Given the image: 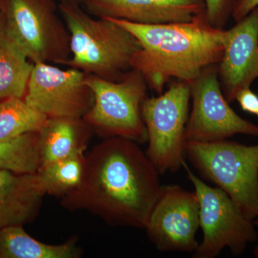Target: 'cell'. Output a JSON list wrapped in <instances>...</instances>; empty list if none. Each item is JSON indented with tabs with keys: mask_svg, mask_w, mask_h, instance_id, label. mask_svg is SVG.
<instances>
[{
	"mask_svg": "<svg viewBox=\"0 0 258 258\" xmlns=\"http://www.w3.org/2000/svg\"><path fill=\"white\" fill-rule=\"evenodd\" d=\"M159 174L137 142L105 139L85 155L82 181L61 198V205L86 210L108 225L145 229L162 186Z\"/></svg>",
	"mask_w": 258,
	"mask_h": 258,
	"instance_id": "6da1fadb",
	"label": "cell"
},
{
	"mask_svg": "<svg viewBox=\"0 0 258 258\" xmlns=\"http://www.w3.org/2000/svg\"><path fill=\"white\" fill-rule=\"evenodd\" d=\"M110 19L138 40L141 48L132 58V68L157 94L171 80L190 83L204 69L222 60L225 30L212 27L205 12L190 22L161 25Z\"/></svg>",
	"mask_w": 258,
	"mask_h": 258,
	"instance_id": "7a4b0ae2",
	"label": "cell"
},
{
	"mask_svg": "<svg viewBox=\"0 0 258 258\" xmlns=\"http://www.w3.org/2000/svg\"><path fill=\"white\" fill-rule=\"evenodd\" d=\"M58 8L71 35L67 66L106 81H120L132 69V58L141 48L138 40L111 19L91 18L80 5L60 3Z\"/></svg>",
	"mask_w": 258,
	"mask_h": 258,
	"instance_id": "3957f363",
	"label": "cell"
},
{
	"mask_svg": "<svg viewBox=\"0 0 258 258\" xmlns=\"http://www.w3.org/2000/svg\"><path fill=\"white\" fill-rule=\"evenodd\" d=\"M185 155L204 179L220 188L249 220L258 217V144L186 142Z\"/></svg>",
	"mask_w": 258,
	"mask_h": 258,
	"instance_id": "277c9868",
	"label": "cell"
},
{
	"mask_svg": "<svg viewBox=\"0 0 258 258\" xmlns=\"http://www.w3.org/2000/svg\"><path fill=\"white\" fill-rule=\"evenodd\" d=\"M5 35L32 63L67 66L71 35L53 0H5Z\"/></svg>",
	"mask_w": 258,
	"mask_h": 258,
	"instance_id": "5b68a950",
	"label": "cell"
},
{
	"mask_svg": "<svg viewBox=\"0 0 258 258\" xmlns=\"http://www.w3.org/2000/svg\"><path fill=\"white\" fill-rule=\"evenodd\" d=\"M94 101L83 119L104 139L121 137L138 144L148 142L142 115L148 85L138 70L127 71L118 82L86 74Z\"/></svg>",
	"mask_w": 258,
	"mask_h": 258,
	"instance_id": "8992f818",
	"label": "cell"
},
{
	"mask_svg": "<svg viewBox=\"0 0 258 258\" xmlns=\"http://www.w3.org/2000/svg\"><path fill=\"white\" fill-rule=\"evenodd\" d=\"M191 88L174 80L165 93L147 98L142 115L147 128V157L159 174L176 172L185 163V128L189 117Z\"/></svg>",
	"mask_w": 258,
	"mask_h": 258,
	"instance_id": "52a82bcc",
	"label": "cell"
},
{
	"mask_svg": "<svg viewBox=\"0 0 258 258\" xmlns=\"http://www.w3.org/2000/svg\"><path fill=\"white\" fill-rule=\"evenodd\" d=\"M183 167L198 198L203 232V240L192 257L214 258L225 247L234 254L242 253L249 242L257 240L253 220L247 218L223 190L207 184L186 162Z\"/></svg>",
	"mask_w": 258,
	"mask_h": 258,
	"instance_id": "ba28073f",
	"label": "cell"
},
{
	"mask_svg": "<svg viewBox=\"0 0 258 258\" xmlns=\"http://www.w3.org/2000/svg\"><path fill=\"white\" fill-rule=\"evenodd\" d=\"M189 85L192 103L186 142H218L239 134L258 137V125L241 118L224 96L217 64L204 69Z\"/></svg>",
	"mask_w": 258,
	"mask_h": 258,
	"instance_id": "9c48e42d",
	"label": "cell"
},
{
	"mask_svg": "<svg viewBox=\"0 0 258 258\" xmlns=\"http://www.w3.org/2000/svg\"><path fill=\"white\" fill-rule=\"evenodd\" d=\"M200 205L195 191L179 185L161 186L148 220V238L161 252L194 253L199 242Z\"/></svg>",
	"mask_w": 258,
	"mask_h": 258,
	"instance_id": "30bf717a",
	"label": "cell"
},
{
	"mask_svg": "<svg viewBox=\"0 0 258 258\" xmlns=\"http://www.w3.org/2000/svg\"><path fill=\"white\" fill-rule=\"evenodd\" d=\"M24 100L48 118H83L94 98L82 71L40 62L34 64Z\"/></svg>",
	"mask_w": 258,
	"mask_h": 258,
	"instance_id": "8fae6325",
	"label": "cell"
},
{
	"mask_svg": "<svg viewBox=\"0 0 258 258\" xmlns=\"http://www.w3.org/2000/svg\"><path fill=\"white\" fill-rule=\"evenodd\" d=\"M225 49L217 72L229 103L258 78V6L225 31Z\"/></svg>",
	"mask_w": 258,
	"mask_h": 258,
	"instance_id": "7c38bea8",
	"label": "cell"
},
{
	"mask_svg": "<svg viewBox=\"0 0 258 258\" xmlns=\"http://www.w3.org/2000/svg\"><path fill=\"white\" fill-rule=\"evenodd\" d=\"M90 14L144 25L190 22L205 11V0H83Z\"/></svg>",
	"mask_w": 258,
	"mask_h": 258,
	"instance_id": "4fadbf2b",
	"label": "cell"
},
{
	"mask_svg": "<svg viewBox=\"0 0 258 258\" xmlns=\"http://www.w3.org/2000/svg\"><path fill=\"white\" fill-rule=\"evenodd\" d=\"M45 195L37 173L0 170V230L32 221Z\"/></svg>",
	"mask_w": 258,
	"mask_h": 258,
	"instance_id": "5bb4252c",
	"label": "cell"
},
{
	"mask_svg": "<svg viewBox=\"0 0 258 258\" xmlns=\"http://www.w3.org/2000/svg\"><path fill=\"white\" fill-rule=\"evenodd\" d=\"M91 131L81 118H48L39 134L40 166L84 154Z\"/></svg>",
	"mask_w": 258,
	"mask_h": 258,
	"instance_id": "9a60e30c",
	"label": "cell"
},
{
	"mask_svg": "<svg viewBox=\"0 0 258 258\" xmlns=\"http://www.w3.org/2000/svg\"><path fill=\"white\" fill-rule=\"evenodd\" d=\"M23 226H10L0 230V258L81 257L74 239L61 244L43 243L29 235Z\"/></svg>",
	"mask_w": 258,
	"mask_h": 258,
	"instance_id": "2e32d148",
	"label": "cell"
},
{
	"mask_svg": "<svg viewBox=\"0 0 258 258\" xmlns=\"http://www.w3.org/2000/svg\"><path fill=\"white\" fill-rule=\"evenodd\" d=\"M34 63L5 35L0 37V100L24 99Z\"/></svg>",
	"mask_w": 258,
	"mask_h": 258,
	"instance_id": "e0dca14e",
	"label": "cell"
},
{
	"mask_svg": "<svg viewBox=\"0 0 258 258\" xmlns=\"http://www.w3.org/2000/svg\"><path fill=\"white\" fill-rule=\"evenodd\" d=\"M48 117L22 98L0 100V142L28 133L39 132Z\"/></svg>",
	"mask_w": 258,
	"mask_h": 258,
	"instance_id": "ac0fdd59",
	"label": "cell"
},
{
	"mask_svg": "<svg viewBox=\"0 0 258 258\" xmlns=\"http://www.w3.org/2000/svg\"><path fill=\"white\" fill-rule=\"evenodd\" d=\"M85 154L74 156L39 167L37 171L46 195L62 198L82 181Z\"/></svg>",
	"mask_w": 258,
	"mask_h": 258,
	"instance_id": "d6986e66",
	"label": "cell"
},
{
	"mask_svg": "<svg viewBox=\"0 0 258 258\" xmlns=\"http://www.w3.org/2000/svg\"><path fill=\"white\" fill-rule=\"evenodd\" d=\"M40 166L38 132L0 142V170L36 174Z\"/></svg>",
	"mask_w": 258,
	"mask_h": 258,
	"instance_id": "ffe728a7",
	"label": "cell"
},
{
	"mask_svg": "<svg viewBox=\"0 0 258 258\" xmlns=\"http://www.w3.org/2000/svg\"><path fill=\"white\" fill-rule=\"evenodd\" d=\"M205 15L209 24L216 29H224L233 13L236 0H205Z\"/></svg>",
	"mask_w": 258,
	"mask_h": 258,
	"instance_id": "44dd1931",
	"label": "cell"
},
{
	"mask_svg": "<svg viewBox=\"0 0 258 258\" xmlns=\"http://www.w3.org/2000/svg\"><path fill=\"white\" fill-rule=\"evenodd\" d=\"M235 100L244 111L258 117V96L250 88H246L237 93Z\"/></svg>",
	"mask_w": 258,
	"mask_h": 258,
	"instance_id": "7402d4cb",
	"label": "cell"
},
{
	"mask_svg": "<svg viewBox=\"0 0 258 258\" xmlns=\"http://www.w3.org/2000/svg\"><path fill=\"white\" fill-rule=\"evenodd\" d=\"M258 6V0H236L232 17L236 22L244 17Z\"/></svg>",
	"mask_w": 258,
	"mask_h": 258,
	"instance_id": "603a6c76",
	"label": "cell"
},
{
	"mask_svg": "<svg viewBox=\"0 0 258 258\" xmlns=\"http://www.w3.org/2000/svg\"><path fill=\"white\" fill-rule=\"evenodd\" d=\"M83 0H60V3H69V4H83Z\"/></svg>",
	"mask_w": 258,
	"mask_h": 258,
	"instance_id": "cb8c5ba5",
	"label": "cell"
},
{
	"mask_svg": "<svg viewBox=\"0 0 258 258\" xmlns=\"http://www.w3.org/2000/svg\"><path fill=\"white\" fill-rule=\"evenodd\" d=\"M4 33V22H3V13H2L1 10H0V37Z\"/></svg>",
	"mask_w": 258,
	"mask_h": 258,
	"instance_id": "d4e9b609",
	"label": "cell"
},
{
	"mask_svg": "<svg viewBox=\"0 0 258 258\" xmlns=\"http://www.w3.org/2000/svg\"><path fill=\"white\" fill-rule=\"evenodd\" d=\"M254 225H257L258 226V219L257 220H256L255 221H253ZM254 255L256 256V257H258V246L256 247L255 249H254Z\"/></svg>",
	"mask_w": 258,
	"mask_h": 258,
	"instance_id": "484cf974",
	"label": "cell"
},
{
	"mask_svg": "<svg viewBox=\"0 0 258 258\" xmlns=\"http://www.w3.org/2000/svg\"><path fill=\"white\" fill-rule=\"evenodd\" d=\"M0 1H1V0H0Z\"/></svg>",
	"mask_w": 258,
	"mask_h": 258,
	"instance_id": "4316f807",
	"label": "cell"
}]
</instances>
